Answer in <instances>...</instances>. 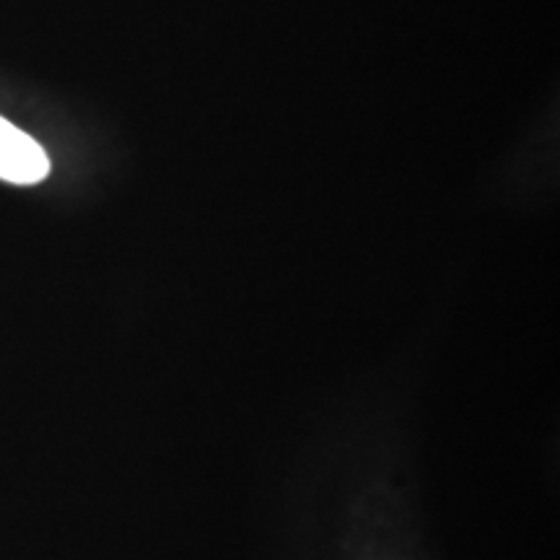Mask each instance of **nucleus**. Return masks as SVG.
<instances>
[{
    "mask_svg": "<svg viewBox=\"0 0 560 560\" xmlns=\"http://www.w3.org/2000/svg\"><path fill=\"white\" fill-rule=\"evenodd\" d=\"M50 172V161L37 140L0 117V179L13 185H34Z\"/></svg>",
    "mask_w": 560,
    "mask_h": 560,
    "instance_id": "obj_1",
    "label": "nucleus"
}]
</instances>
